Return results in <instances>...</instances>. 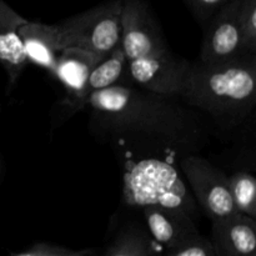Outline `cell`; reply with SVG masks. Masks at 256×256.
Segmentation results:
<instances>
[{"label": "cell", "mask_w": 256, "mask_h": 256, "mask_svg": "<svg viewBox=\"0 0 256 256\" xmlns=\"http://www.w3.org/2000/svg\"><path fill=\"white\" fill-rule=\"evenodd\" d=\"M19 36L28 62L54 75L55 64L60 52L55 24L28 20L20 26Z\"/></svg>", "instance_id": "obj_13"}, {"label": "cell", "mask_w": 256, "mask_h": 256, "mask_svg": "<svg viewBox=\"0 0 256 256\" xmlns=\"http://www.w3.org/2000/svg\"><path fill=\"white\" fill-rule=\"evenodd\" d=\"M186 178L195 202L212 222L235 214L229 179L209 160L200 155H188L178 162Z\"/></svg>", "instance_id": "obj_6"}, {"label": "cell", "mask_w": 256, "mask_h": 256, "mask_svg": "<svg viewBox=\"0 0 256 256\" xmlns=\"http://www.w3.org/2000/svg\"><path fill=\"white\" fill-rule=\"evenodd\" d=\"M238 20L242 49L246 54H256V0H240Z\"/></svg>", "instance_id": "obj_17"}, {"label": "cell", "mask_w": 256, "mask_h": 256, "mask_svg": "<svg viewBox=\"0 0 256 256\" xmlns=\"http://www.w3.org/2000/svg\"><path fill=\"white\" fill-rule=\"evenodd\" d=\"M90 132L124 159L178 162L212 142V124L180 98L114 85L88 100Z\"/></svg>", "instance_id": "obj_1"}, {"label": "cell", "mask_w": 256, "mask_h": 256, "mask_svg": "<svg viewBox=\"0 0 256 256\" xmlns=\"http://www.w3.org/2000/svg\"><path fill=\"white\" fill-rule=\"evenodd\" d=\"M120 25V46L128 62L172 52L148 0H122Z\"/></svg>", "instance_id": "obj_5"}, {"label": "cell", "mask_w": 256, "mask_h": 256, "mask_svg": "<svg viewBox=\"0 0 256 256\" xmlns=\"http://www.w3.org/2000/svg\"><path fill=\"white\" fill-rule=\"evenodd\" d=\"M98 56L84 50L68 49L60 50L55 64L54 76L64 86L68 102L74 110L82 109V98L89 75L95 65L100 62Z\"/></svg>", "instance_id": "obj_12"}, {"label": "cell", "mask_w": 256, "mask_h": 256, "mask_svg": "<svg viewBox=\"0 0 256 256\" xmlns=\"http://www.w3.org/2000/svg\"><path fill=\"white\" fill-rule=\"evenodd\" d=\"M180 99L212 124L239 126L256 105V54L222 65L192 62Z\"/></svg>", "instance_id": "obj_2"}, {"label": "cell", "mask_w": 256, "mask_h": 256, "mask_svg": "<svg viewBox=\"0 0 256 256\" xmlns=\"http://www.w3.org/2000/svg\"><path fill=\"white\" fill-rule=\"evenodd\" d=\"M240 0H234L222 8L204 25L202 48L196 60L206 65H222L245 56L240 34Z\"/></svg>", "instance_id": "obj_7"}, {"label": "cell", "mask_w": 256, "mask_h": 256, "mask_svg": "<svg viewBox=\"0 0 256 256\" xmlns=\"http://www.w3.org/2000/svg\"><path fill=\"white\" fill-rule=\"evenodd\" d=\"M122 0H108L55 24L59 49L84 50L104 59L120 44Z\"/></svg>", "instance_id": "obj_4"}, {"label": "cell", "mask_w": 256, "mask_h": 256, "mask_svg": "<svg viewBox=\"0 0 256 256\" xmlns=\"http://www.w3.org/2000/svg\"><path fill=\"white\" fill-rule=\"evenodd\" d=\"M190 62L170 52L162 56L128 62V75L132 84L140 89L165 96L180 98Z\"/></svg>", "instance_id": "obj_8"}, {"label": "cell", "mask_w": 256, "mask_h": 256, "mask_svg": "<svg viewBox=\"0 0 256 256\" xmlns=\"http://www.w3.org/2000/svg\"><path fill=\"white\" fill-rule=\"evenodd\" d=\"M145 228L154 242L165 250L189 242L199 238L195 220L180 210L160 206L142 208Z\"/></svg>", "instance_id": "obj_9"}, {"label": "cell", "mask_w": 256, "mask_h": 256, "mask_svg": "<svg viewBox=\"0 0 256 256\" xmlns=\"http://www.w3.org/2000/svg\"><path fill=\"white\" fill-rule=\"evenodd\" d=\"M198 22L204 26L216 12L234 0H182Z\"/></svg>", "instance_id": "obj_18"}, {"label": "cell", "mask_w": 256, "mask_h": 256, "mask_svg": "<svg viewBox=\"0 0 256 256\" xmlns=\"http://www.w3.org/2000/svg\"><path fill=\"white\" fill-rule=\"evenodd\" d=\"M212 242L216 256H256V222L244 214L212 222Z\"/></svg>", "instance_id": "obj_10"}, {"label": "cell", "mask_w": 256, "mask_h": 256, "mask_svg": "<svg viewBox=\"0 0 256 256\" xmlns=\"http://www.w3.org/2000/svg\"><path fill=\"white\" fill-rule=\"evenodd\" d=\"M164 256H216L210 239L200 235L189 242L165 252Z\"/></svg>", "instance_id": "obj_19"}, {"label": "cell", "mask_w": 256, "mask_h": 256, "mask_svg": "<svg viewBox=\"0 0 256 256\" xmlns=\"http://www.w3.org/2000/svg\"><path fill=\"white\" fill-rule=\"evenodd\" d=\"M28 19L0 0V65L4 68L12 88L29 64L24 52L19 29Z\"/></svg>", "instance_id": "obj_11"}, {"label": "cell", "mask_w": 256, "mask_h": 256, "mask_svg": "<svg viewBox=\"0 0 256 256\" xmlns=\"http://www.w3.org/2000/svg\"><path fill=\"white\" fill-rule=\"evenodd\" d=\"M125 70H128V62L119 44V46L112 50L106 58L100 60L90 72L82 92V109L86 106L88 100L92 94L118 85Z\"/></svg>", "instance_id": "obj_14"}, {"label": "cell", "mask_w": 256, "mask_h": 256, "mask_svg": "<svg viewBox=\"0 0 256 256\" xmlns=\"http://www.w3.org/2000/svg\"><path fill=\"white\" fill-rule=\"evenodd\" d=\"M228 179L236 212L256 219V179L254 175L248 172H238Z\"/></svg>", "instance_id": "obj_16"}, {"label": "cell", "mask_w": 256, "mask_h": 256, "mask_svg": "<svg viewBox=\"0 0 256 256\" xmlns=\"http://www.w3.org/2000/svg\"><path fill=\"white\" fill-rule=\"evenodd\" d=\"M124 198L132 206L180 210L196 219V202L175 168L164 159H142L125 164Z\"/></svg>", "instance_id": "obj_3"}, {"label": "cell", "mask_w": 256, "mask_h": 256, "mask_svg": "<svg viewBox=\"0 0 256 256\" xmlns=\"http://www.w3.org/2000/svg\"><path fill=\"white\" fill-rule=\"evenodd\" d=\"M104 256H158L156 244L146 228L135 222L118 232Z\"/></svg>", "instance_id": "obj_15"}]
</instances>
